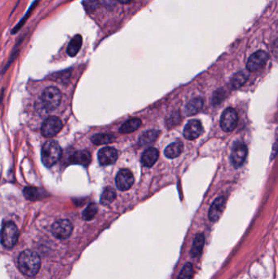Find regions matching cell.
Wrapping results in <instances>:
<instances>
[{"mask_svg": "<svg viewBox=\"0 0 278 279\" xmlns=\"http://www.w3.org/2000/svg\"><path fill=\"white\" fill-rule=\"evenodd\" d=\"M18 229L12 222H6L2 229V244L6 248H12L17 244L18 239Z\"/></svg>", "mask_w": 278, "mask_h": 279, "instance_id": "277c9868", "label": "cell"}, {"mask_svg": "<svg viewBox=\"0 0 278 279\" xmlns=\"http://www.w3.org/2000/svg\"><path fill=\"white\" fill-rule=\"evenodd\" d=\"M159 131L157 130H150L143 133L139 139V144L141 146H151L154 143L159 136Z\"/></svg>", "mask_w": 278, "mask_h": 279, "instance_id": "2e32d148", "label": "cell"}, {"mask_svg": "<svg viewBox=\"0 0 278 279\" xmlns=\"http://www.w3.org/2000/svg\"><path fill=\"white\" fill-rule=\"evenodd\" d=\"M41 100L44 109L48 111H52L56 110L61 104L62 93L55 87H48L43 91Z\"/></svg>", "mask_w": 278, "mask_h": 279, "instance_id": "3957f363", "label": "cell"}, {"mask_svg": "<svg viewBox=\"0 0 278 279\" xmlns=\"http://www.w3.org/2000/svg\"><path fill=\"white\" fill-rule=\"evenodd\" d=\"M24 196L29 200H36V199H39L41 197V193L39 192L38 188H34V187H27L25 188L23 191Z\"/></svg>", "mask_w": 278, "mask_h": 279, "instance_id": "d4e9b609", "label": "cell"}, {"mask_svg": "<svg viewBox=\"0 0 278 279\" xmlns=\"http://www.w3.org/2000/svg\"><path fill=\"white\" fill-rule=\"evenodd\" d=\"M115 140V136L112 134L100 133L95 134L91 138V141H93L95 145H105V144L111 143Z\"/></svg>", "mask_w": 278, "mask_h": 279, "instance_id": "603a6c76", "label": "cell"}, {"mask_svg": "<svg viewBox=\"0 0 278 279\" xmlns=\"http://www.w3.org/2000/svg\"><path fill=\"white\" fill-rule=\"evenodd\" d=\"M62 128V120L56 116H51L43 122L41 132L46 138H52L59 133Z\"/></svg>", "mask_w": 278, "mask_h": 279, "instance_id": "5b68a950", "label": "cell"}, {"mask_svg": "<svg viewBox=\"0 0 278 279\" xmlns=\"http://www.w3.org/2000/svg\"><path fill=\"white\" fill-rule=\"evenodd\" d=\"M249 79V74L245 70L238 72L233 75L231 79V85L233 89H240L243 84H245Z\"/></svg>", "mask_w": 278, "mask_h": 279, "instance_id": "ffe728a7", "label": "cell"}, {"mask_svg": "<svg viewBox=\"0 0 278 279\" xmlns=\"http://www.w3.org/2000/svg\"><path fill=\"white\" fill-rule=\"evenodd\" d=\"M118 2H119V0H103L104 5L110 9L111 7H114Z\"/></svg>", "mask_w": 278, "mask_h": 279, "instance_id": "1f68e13d", "label": "cell"}, {"mask_svg": "<svg viewBox=\"0 0 278 279\" xmlns=\"http://www.w3.org/2000/svg\"><path fill=\"white\" fill-rule=\"evenodd\" d=\"M118 151L111 147H105L99 151L98 153V159L100 165L107 166V165L114 164L118 159Z\"/></svg>", "mask_w": 278, "mask_h": 279, "instance_id": "4fadbf2b", "label": "cell"}, {"mask_svg": "<svg viewBox=\"0 0 278 279\" xmlns=\"http://www.w3.org/2000/svg\"><path fill=\"white\" fill-rule=\"evenodd\" d=\"M133 0H119V2L120 3H123V4H126V3H129V2H132Z\"/></svg>", "mask_w": 278, "mask_h": 279, "instance_id": "d6a6232c", "label": "cell"}, {"mask_svg": "<svg viewBox=\"0 0 278 279\" xmlns=\"http://www.w3.org/2000/svg\"><path fill=\"white\" fill-rule=\"evenodd\" d=\"M73 230L71 223L68 219H59L52 226V233L58 239H68Z\"/></svg>", "mask_w": 278, "mask_h": 279, "instance_id": "52a82bcc", "label": "cell"}, {"mask_svg": "<svg viewBox=\"0 0 278 279\" xmlns=\"http://www.w3.org/2000/svg\"><path fill=\"white\" fill-rule=\"evenodd\" d=\"M159 157V153L157 149L149 148L143 154L141 157V163L146 167H151L157 162Z\"/></svg>", "mask_w": 278, "mask_h": 279, "instance_id": "5bb4252c", "label": "cell"}, {"mask_svg": "<svg viewBox=\"0 0 278 279\" xmlns=\"http://www.w3.org/2000/svg\"><path fill=\"white\" fill-rule=\"evenodd\" d=\"M62 148L56 141H48L43 145L41 159L47 167H53L62 157Z\"/></svg>", "mask_w": 278, "mask_h": 279, "instance_id": "7a4b0ae2", "label": "cell"}, {"mask_svg": "<svg viewBox=\"0 0 278 279\" xmlns=\"http://www.w3.org/2000/svg\"><path fill=\"white\" fill-rule=\"evenodd\" d=\"M115 198H116L115 191L110 187H106L103 191L102 194L100 196V203L102 205H109L114 202Z\"/></svg>", "mask_w": 278, "mask_h": 279, "instance_id": "cb8c5ba5", "label": "cell"}, {"mask_svg": "<svg viewBox=\"0 0 278 279\" xmlns=\"http://www.w3.org/2000/svg\"><path fill=\"white\" fill-rule=\"evenodd\" d=\"M92 157L88 151H77L69 157V161L71 163L82 165V166H88L90 163Z\"/></svg>", "mask_w": 278, "mask_h": 279, "instance_id": "9a60e30c", "label": "cell"}, {"mask_svg": "<svg viewBox=\"0 0 278 279\" xmlns=\"http://www.w3.org/2000/svg\"><path fill=\"white\" fill-rule=\"evenodd\" d=\"M97 213V207L95 203H90L83 213V218L86 220L93 219Z\"/></svg>", "mask_w": 278, "mask_h": 279, "instance_id": "4316f807", "label": "cell"}, {"mask_svg": "<svg viewBox=\"0 0 278 279\" xmlns=\"http://www.w3.org/2000/svg\"><path fill=\"white\" fill-rule=\"evenodd\" d=\"M203 101L202 98H195L186 105L185 113L187 115H196L202 110Z\"/></svg>", "mask_w": 278, "mask_h": 279, "instance_id": "44dd1931", "label": "cell"}, {"mask_svg": "<svg viewBox=\"0 0 278 279\" xmlns=\"http://www.w3.org/2000/svg\"><path fill=\"white\" fill-rule=\"evenodd\" d=\"M115 183L119 190H128L134 184L133 175L129 170H121L117 175Z\"/></svg>", "mask_w": 278, "mask_h": 279, "instance_id": "30bf717a", "label": "cell"}, {"mask_svg": "<svg viewBox=\"0 0 278 279\" xmlns=\"http://www.w3.org/2000/svg\"><path fill=\"white\" fill-rule=\"evenodd\" d=\"M83 38L80 34H77L72 38L67 48V54L69 57H75L82 48Z\"/></svg>", "mask_w": 278, "mask_h": 279, "instance_id": "e0dca14e", "label": "cell"}, {"mask_svg": "<svg viewBox=\"0 0 278 279\" xmlns=\"http://www.w3.org/2000/svg\"><path fill=\"white\" fill-rule=\"evenodd\" d=\"M140 125H141V120L137 118H133L124 123L119 129V131L121 133H131L136 131L140 127Z\"/></svg>", "mask_w": 278, "mask_h": 279, "instance_id": "d6986e66", "label": "cell"}, {"mask_svg": "<svg viewBox=\"0 0 278 279\" xmlns=\"http://www.w3.org/2000/svg\"><path fill=\"white\" fill-rule=\"evenodd\" d=\"M247 147L245 144L238 142L233 147L232 151V162L236 168L242 167L247 156Z\"/></svg>", "mask_w": 278, "mask_h": 279, "instance_id": "9c48e42d", "label": "cell"}, {"mask_svg": "<svg viewBox=\"0 0 278 279\" xmlns=\"http://www.w3.org/2000/svg\"><path fill=\"white\" fill-rule=\"evenodd\" d=\"M203 128L202 125L200 121L197 120H190L188 124H186L184 128V136L187 140L192 141L195 140L197 137H199L202 135Z\"/></svg>", "mask_w": 278, "mask_h": 279, "instance_id": "8fae6325", "label": "cell"}, {"mask_svg": "<svg viewBox=\"0 0 278 279\" xmlns=\"http://www.w3.org/2000/svg\"><path fill=\"white\" fill-rule=\"evenodd\" d=\"M205 244V237L202 234H197L193 241V246L191 249V255L193 257H197L202 252Z\"/></svg>", "mask_w": 278, "mask_h": 279, "instance_id": "7402d4cb", "label": "cell"}, {"mask_svg": "<svg viewBox=\"0 0 278 279\" xmlns=\"http://www.w3.org/2000/svg\"><path fill=\"white\" fill-rule=\"evenodd\" d=\"M184 146L182 142H174L165 149L164 155L168 158H175L181 155L183 151Z\"/></svg>", "mask_w": 278, "mask_h": 279, "instance_id": "ac0fdd59", "label": "cell"}, {"mask_svg": "<svg viewBox=\"0 0 278 279\" xmlns=\"http://www.w3.org/2000/svg\"><path fill=\"white\" fill-rule=\"evenodd\" d=\"M278 154V128H277L276 134H275V141H274L273 150H272L271 160H274Z\"/></svg>", "mask_w": 278, "mask_h": 279, "instance_id": "4dcf8cb0", "label": "cell"}, {"mask_svg": "<svg viewBox=\"0 0 278 279\" xmlns=\"http://www.w3.org/2000/svg\"><path fill=\"white\" fill-rule=\"evenodd\" d=\"M41 260L37 253L33 250H26L18 257V267L23 275L33 277L40 270Z\"/></svg>", "mask_w": 278, "mask_h": 279, "instance_id": "6da1fadb", "label": "cell"}, {"mask_svg": "<svg viewBox=\"0 0 278 279\" xmlns=\"http://www.w3.org/2000/svg\"><path fill=\"white\" fill-rule=\"evenodd\" d=\"M225 198L223 196L216 198V200L211 206L208 213V217L211 221L216 222L220 218L225 208Z\"/></svg>", "mask_w": 278, "mask_h": 279, "instance_id": "7c38bea8", "label": "cell"}, {"mask_svg": "<svg viewBox=\"0 0 278 279\" xmlns=\"http://www.w3.org/2000/svg\"><path fill=\"white\" fill-rule=\"evenodd\" d=\"M238 117L236 110L233 108H227L220 117V126L225 132H231L238 125Z\"/></svg>", "mask_w": 278, "mask_h": 279, "instance_id": "8992f818", "label": "cell"}, {"mask_svg": "<svg viewBox=\"0 0 278 279\" xmlns=\"http://www.w3.org/2000/svg\"><path fill=\"white\" fill-rule=\"evenodd\" d=\"M226 93L223 89H219L214 93V96H213V102L215 105H218L220 104L223 98L225 96Z\"/></svg>", "mask_w": 278, "mask_h": 279, "instance_id": "f1b7e54d", "label": "cell"}, {"mask_svg": "<svg viewBox=\"0 0 278 279\" xmlns=\"http://www.w3.org/2000/svg\"><path fill=\"white\" fill-rule=\"evenodd\" d=\"M269 60V55L264 51H259L250 56L248 59L247 68L250 72H255L265 65Z\"/></svg>", "mask_w": 278, "mask_h": 279, "instance_id": "ba28073f", "label": "cell"}, {"mask_svg": "<svg viewBox=\"0 0 278 279\" xmlns=\"http://www.w3.org/2000/svg\"><path fill=\"white\" fill-rule=\"evenodd\" d=\"M193 265L191 263H187L181 270L177 279H191L193 276Z\"/></svg>", "mask_w": 278, "mask_h": 279, "instance_id": "83f0119b", "label": "cell"}, {"mask_svg": "<svg viewBox=\"0 0 278 279\" xmlns=\"http://www.w3.org/2000/svg\"><path fill=\"white\" fill-rule=\"evenodd\" d=\"M38 2V1H36V2L33 3V4L31 5V7H30V9H29L28 12H27V14H26V16H25V17L22 18V21H21V22H20L17 25V27H15V29L12 31V33H17V31H19V30L22 28V26L24 25L25 22H26V20H27L29 16H30V14H31V10L33 9V7H34V6H35L36 2Z\"/></svg>", "mask_w": 278, "mask_h": 279, "instance_id": "f546056e", "label": "cell"}, {"mask_svg": "<svg viewBox=\"0 0 278 279\" xmlns=\"http://www.w3.org/2000/svg\"><path fill=\"white\" fill-rule=\"evenodd\" d=\"M83 6L86 12L88 13H93L100 7V1L99 0H84Z\"/></svg>", "mask_w": 278, "mask_h": 279, "instance_id": "484cf974", "label": "cell"}]
</instances>
